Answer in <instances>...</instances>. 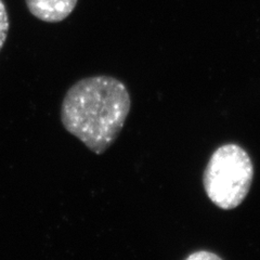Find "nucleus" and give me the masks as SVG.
Listing matches in <instances>:
<instances>
[{
  "label": "nucleus",
  "instance_id": "f03ea898",
  "mask_svg": "<svg viewBox=\"0 0 260 260\" xmlns=\"http://www.w3.org/2000/svg\"><path fill=\"white\" fill-rule=\"evenodd\" d=\"M254 167L242 146L229 143L213 153L203 177L208 199L221 209L237 208L245 200L253 182Z\"/></svg>",
  "mask_w": 260,
  "mask_h": 260
},
{
  "label": "nucleus",
  "instance_id": "39448f33",
  "mask_svg": "<svg viewBox=\"0 0 260 260\" xmlns=\"http://www.w3.org/2000/svg\"><path fill=\"white\" fill-rule=\"evenodd\" d=\"M185 260H222L218 255L207 250H199L185 258Z\"/></svg>",
  "mask_w": 260,
  "mask_h": 260
},
{
  "label": "nucleus",
  "instance_id": "7ed1b4c3",
  "mask_svg": "<svg viewBox=\"0 0 260 260\" xmlns=\"http://www.w3.org/2000/svg\"><path fill=\"white\" fill-rule=\"evenodd\" d=\"M27 9L36 19L59 23L74 11L78 0H25Z\"/></svg>",
  "mask_w": 260,
  "mask_h": 260
},
{
  "label": "nucleus",
  "instance_id": "20e7f679",
  "mask_svg": "<svg viewBox=\"0 0 260 260\" xmlns=\"http://www.w3.org/2000/svg\"><path fill=\"white\" fill-rule=\"evenodd\" d=\"M9 25V15H8L6 5L3 0H0V51H2L7 40Z\"/></svg>",
  "mask_w": 260,
  "mask_h": 260
},
{
  "label": "nucleus",
  "instance_id": "f257e3e1",
  "mask_svg": "<svg viewBox=\"0 0 260 260\" xmlns=\"http://www.w3.org/2000/svg\"><path fill=\"white\" fill-rule=\"evenodd\" d=\"M132 108L123 81L96 75L69 88L61 104V121L91 152L102 154L116 141Z\"/></svg>",
  "mask_w": 260,
  "mask_h": 260
}]
</instances>
